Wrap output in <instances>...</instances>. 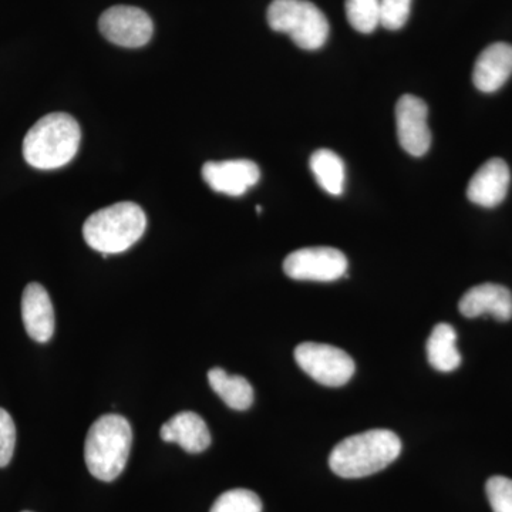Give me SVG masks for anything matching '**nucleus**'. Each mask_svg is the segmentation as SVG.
I'll return each instance as SVG.
<instances>
[{
	"label": "nucleus",
	"mask_w": 512,
	"mask_h": 512,
	"mask_svg": "<svg viewBox=\"0 0 512 512\" xmlns=\"http://www.w3.org/2000/svg\"><path fill=\"white\" fill-rule=\"evenodd\" d=\"M402 453V441L390 430H369L340 441L329 456L336 476L363 478L389 467Z\"/></svg>",
	"instance_id": "obj_1"
},
{
	"label": "nucleus",
	"mask_w": 512,
	"mask_h": 512,
	"mask_svg": "<svg viewBox=\"0 0 512 512\" xmlns=\"http://www.w3.org/2000/svg\"><path fill=\"white\" fill-rule=\"evenodd\" d=\"M82 130L67 113H50L30 128L23 140V157L37 170H57L79 151Z\"/></svg>",
	"instance_id": "obj_2"
},
{
	"label": "nucleus",
	"mask_w": 512,
	"mask_h": 512,
	"mask_svg": "<svg viewBox=\"0 0 512 512\" xmlns=\"http://www.w3.org/2000/svg\"><path fill=\"white\" fill-rule=\"evenodd\" d=\"M147 228L146 212L134 202H117L94 212L83 225V237L90 248L104 258L121 254L140 241Z\"/></svg>",
	"instance_id": "obj_3"
},
{
	"label": "nucleus",
	"mask_w": 512,
	"mask_h": 512,
	"mask_svg": "<svg viewBox=\"0 0 512 512\" xmlns=\"http://www.w3.org/2000/svg\"><path fill=\"white\" fill-rule=\"evenodd\" d=\"M133 444V430L119 414H106L94 421L84 444V460L97 480H116L126 468Z\"/></svg>",
	"instance_id": "obj_4"
},
{
	"label": "nucleus",
	"mask_w": 512,
	"mask_h": 512,
	"mask_svg": "<svg viewBox=\"0 0 512 512\" xmlns=\"http://www.w3.org/2000/svg\"><path fill=\"white\" fill-rule=\"evenodd\" d=\"M266 18L272 30L286 33L303 50H318L328 40V19L308 0H274Z\"/></svg>",
	"instance_id": "obj_5"
},
{
	"label": "nucleus",
	"mask_w": 512,
	"mask_h": 512,
	"mask_svg": "<svg viewBox=\"0 0 512 512\" xmlns=\"http://www.w3.org/2000/svg\"><path fill=\"white\" fill-rule=\"evenodd\" d=\"M295 360L306 375L323 386H345L355 375L352 357L345 350L325 343H301L295 349Z\"/></svg>",
	"instance_id": "obj_6"
},
{
	"label": "nucleus",
	"mask_w": 512,
	"mask_h": 512,
	"mask_svg": "<svg viewBox=\"0 0 512 512\" xmlns=\"http://www.w3.org/2000/svg\"><path fill=\"white\" fill-rule=\"evenodd\" d=\"M284 271L295 281H338L348 271V258L336 248H302L286 256Z\"/></svg>",
	"instance_id": "obj_7"
},
{
	"label": "nucleus",
	"mask_w": 512,
	"mask_h": 512,
	"mask_svg": "<svg viewBox=\"0 0 512 512\" xmlns=\"http://www.w3.org/2000/svg\"><path fill=\"white\" fill-rule=\"evenodd\" d=\"M101 35L114 45L137 49L146 46L154 33L153 20L134 6H113L100 16Z\"/></svg>",
	"instance_id": "obj_8"
},
{
	"label": "nucleus",
	"mask_w": 512,
	"mask_h": 512,
	"mask_svg": "<svg viewBox=\"0 0 512 512\" xmlns=\"http://www.w3.org/2000/svg\"><path fill=\"white\" fill-rule=\"evenodd\" d=\"M429 109L424 100L404 94L396 104L397 137L400 146L413 157H423L431 146V131L427 124Z\"/></svg>",
	"instance_id": "obj_9"
},
{
	"label": "nucleus",
	"mask_w": 512,
	"mask_h": 512,
	"mask_svg": "<svg viewBox=\"0 0 512 512\" xmlns=\"http://www.w3.org/2000/svg\"><path fill=\"white\" fill-rule=\"evenodd\" d=\"M202 178L212 191L241 197L258 184L261 170L251 160L210 161L202 167Z\"/></svg>",
	"instance_id": "obj_10"
},
{
	"label": "nucleus",
	"mask_w": 512,
	"mask_h": 512,
	"mask_svg": "<svg viewBox=\"0 0 512 512\" xmlns=\"http://www.w3.org/2000/svg\"><path fill=\"white\" fill-rule=\"evenodd\" d=\"M510 167L501 158H491L478 168L467 187L468 200L484 208H494L505 200L510 188Z\"/></svg>",
	"instance_id": "obj_11"
},
{
	"label": "nucleus",
	"mask_w": 512,
	"mask_h": 512,
	"mask_svg": "<svg viewBox=\"0 0 512 512\" xmlns=\"http://www.w3.org/2000/svg\"><path fill=\"white\" fill-rule=\"evenodd\" d=\"M22 319L26 332L33 340L46 343L55 333V309L42 285L32 282L22 296Z\"/></svg>",
	"instance_id": "obj_12"
},
{
	"label": "nucleus",
	"mask_w": 512,
	"mask_h": 512,
	"mask_svg": "<svg viewBox=\"0 0 512 512\" xmlns=\"http://www.w3.org/2000/svg\"><path fill=\"white\" fill-rule=\"evenodd\" d=\"M458 309L466 318L473 319L488 313L500 322H507L512 318V293L497 284L477 285L464 293Z\"/></svg>",
	"instance_id": "obj_13"
},
{
	"label": "nucleus",
	"mask_w": 512,
	"mask_h": 512,
	"mask_svg": "<svg viewBox=\"0 0 512 512\" xmlns=\"http://www.w3.org/2000/svg\"><path fill=\"white\" fill-rule=\"evenodd\" d=\"M512 74V46L498 42L485 47L474 64L473 82L480 92L494 93Z\"/></svg>",
	"instance_id": "obj_14"
},
{
	"label": "nucleus",
	"mask_w": 512,
	"mask_h": 512,
	"mask_svg": "<svg viewBox=\"0 0 512 512\" xmlns=\"http://www.w3.org/2000/svg\"><path fill=\"white\" fill-rule=\"evenodd\" d=\"M160 436L165 443H177L187 453L198 454L211 444L207 423L198 414L181 412L163 424Z\"/></svg>",
	"instance_id": "obj_15"
},
{
	"label": "nucleus",
	"mask_w": 512,
	"mask_h": 512,
	"mask_svg": "<svg viewBox=\"0 0 512 512\" xmlns=\"http://www.w3.org/2000/svg\"><path fill=\"white\" fill-rule=\"evenodd\" d=\"M427 359L434 369L450 373L461 365V355L457 349V332L448 323L434 326L427 340Z\"/></svg>",
	"instance_id": "obj_16"
},
{
	"label": "nucleus",
	"mask_w": 512,
	"mask_h": 512,
	"mask_svg": "<svg viewBox=\"0 0 512 512\" xmlns=\"http://www.w3.org/2000/svg\"><path fill=\"white\" fill-rule=\"evenodd\" d=\"M208 382L232 410L244 412L254 403V389L245 377L231 376L221 367H215L208 372Z\"/></svg>",
	"instance_id": "obj_17"
},
{
	"label": "nucleus",
	"mask_w": 512,
	"mask_h": 512,
	"mask_svg": "<svg viewBox=\"0 0 512 512\" xmlns=\"http://www.w3.org/2000/svg\"><path fill=\"white\" fill-rule=\"evenodd\" d=\"M309 165L323 190L336 197L342 194L345 188V164L338 154L320 148L312 154Z\"/></svg>",
	"instance_id": "obj_18"
},
{
	"label": "nucleus",
	"mask_w": 512,
	"mask_h": 512,
	"mask_svg": "<svg viewBox=\"0 0 512 512\" xmlns=\"http://www.w3.org/2000/svg\"><path fill=\"white\" fill-rule=\"evenodd\" d=\"M345 8L357 32L372 33L380 25V0H346Z\"/></svg>",
	"instance_id": "obj_19"
},
{
	"label": "nucleus",
	"mask_w": 512,
	"mask_h": 512,
	"mask_svg": "<svg viewBox=\"0 0 512 512\" xmlns=\"http://www.w3.org/2000/svg\"><path fill=\"white\" fill-rule=\"evenodd\" d=\"M210 512H262V501L254 491L235 488L221 494Z\"/></svg>",
	"instance_id": "obj_20"
},
{
	"label": "nucleus",
	"mask_w": 512,
	"mask_h": 512,
	"mask_svg": "<svg viewBox=\"0 0 512 512\" xmlns=\"http://www.w3.org/2000/svg\"><path fill=\"white\" fill-rule=\"evenodd\" d=\"M412 0H380V25L389 30H399L406 25Z\"/></svg>",
	"instance_id": "obj_21"
},
{
	"label": "nucleus",
	"mask_w": 512,
	"mask_h": 512,
	"mask_svg": "<svg viewBox=\"0 0 512 512\" xmlns=\"http://www.w3.org/2000/svg\"><path fill=\"white\" fill-rule=\"evenodd\" d=\"M488 501L494 512H512V480L511 478L491 477L485 485Z\"/></svg>",
	"instance_id": "obj_22"
},
{
	"label": "nucleus",
	"mask_w": 512,
	"mask_h": 512,
	"mask_svg": "<svg viewBox=\"0 0 512 512\" xmlns=\"http://www.w3.org/2000/svg\"><path fill=\"white\" fill-rule=\"evenodd\" d=\"M16 427L12 416L0 409V468L8 466L15 453Z\"/></svg>",
	"instance_id": "obj_23"
},
{
	"label": "nucleus",
	"mask_w": 512,
	"mask_h": 512,
	"mask_svg": "<svg viewBox=\"0 0 512 512\" xmlns=\"http://www.w3.org/2000/svg\"><path fill=\"white\" fill-rule=\"evenodd\" d=\"M23 512H30V511H23Z\"/></svg>",
	"instance_id": "obj_24"
}]
</instances>
